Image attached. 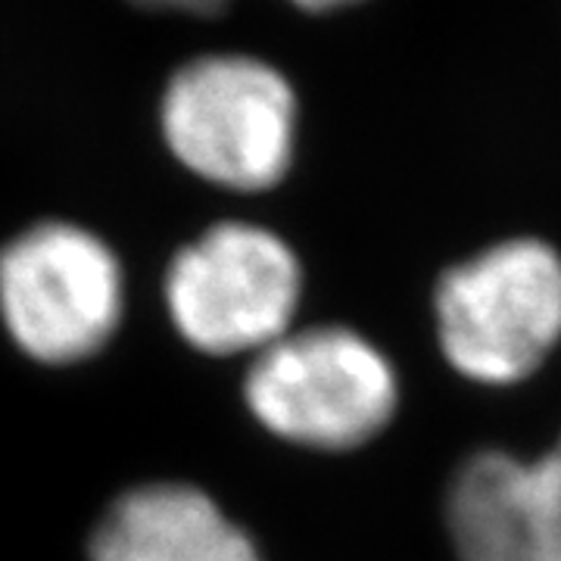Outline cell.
I'll return each instance as SVG.
<instances>
[{
  "instance_id": "10",
  "label": "cell",
  "mask_w": 561,
  "mask_h": 561,
  "mask_svg": "<svg viewBox=\"0 0 561 561\" xmlns=\"http://www.w3.org/2000/svg\"><path fill=\"white\" fill-rule=\"evenodd\" d=\"M302 10H312V13H321V10H337V7H350V3H359V0H294Z\"/></svg>"
},
{
  "instance_id": "5",
  "label": "cell",
  "mask_w": 561,
  "mask_h": 561,
  "mask_svg": "<svg viewBox=\"0 0 561 561\" xmlns=\"http://www.w3.org/2000/svg\"><path fill=\"white\" fill-rule=\"evenodd\" d=\"M122 287L116 253L69 221H41L0 250V319L44 365L103 350L119 328Z\"/></svg>"
},
{
  "instance_id": "8",
  "label": "cell",
  "mask_w": 561,
  "mask_h": 561,
  "mask_svg": "<svg viewBox=\"0 0 561 561\" xmlns=\"http://www.w3.org/2000/svg\"><path fill=\"white\" fill-rule=\"evenodd\" d=\"M534 471H537V486H540L549 552H552V561H561V437L552 443L549 453L534 459Z\"/></svg>"
},
{
  "instance_id": "6",
  "label": "cell",
  "mask_w": 561,
  "mask_h": 561,
  "mask_svg": "<svg viewBox=\"0 0 561 561\" xmlns=\"http://www.w3.org/2000/svg\"><path fill=\"white\" fill-rule=\"evenodd\" d=\"M91 561H262L253 537L194 483L122 493L91 534Z\"/></svg>"
},
{
  "instance_id": "1",
  "label": "cell",
  "mask_w": 561,
  "mask_h": 561,
  "mask_svg": "<svg viewBox=\"0 0 561 561\" xmlns=\"http://www.w3.org/2000/svg\"><path fill=\"white\" fill-rule=\"evenodd\" d=\"M243 400L268 434L321 453H346L390 424L400 381L368 337L341 324L287 331L243 381Z\"/></svg>"
},
{
  "instance_id": "9",
  "label": "cell",
  "mask_w": 561,
  "mask_h": 561,
  "mask_svg": "<svg viewBox=\"0 0 561 561\" xmlns=\"http://www.w3.org/2000/svg\"><path fill=\"white\" fill-rule=\"evenodd\" d=\"M147 7H175V10H191V13H219L228 7V0H138Z\"/></svg>"
},
{
  "instance_id": "2",
  "label": "cell",
  "mask_w": 561,
  "mask_h": 561,
  "mask_svg": "<svg viewBox=\"0 0 561 561\" xmlns=\"http://www.w3.org/2000/svg\"><path fill=\"white\" fill-rule=\"evenodd\" d=\"M434 309L443 356L459 375L524 381L561 341V256L537 238L496 243L443 275Z\"/></svg>"
},
{
  "instance_id": "4",
  "label": "cell",
  "mask_w": 561,
  "mask_h": 561,
  "mask_svg": "<svg viewBox=\"0 0 561 561\" xmlns=\"http://www.w3.org/2000/svg\"><path fill=\"white\" fill-rule=\"evenodd\" d=\"M302 268L275 231L221 221L181 247L165 272V306L179 334L209 356L260 353L290 331Z\"/></svg>"
},
{
  "instance_id": "3",
  "label": "cell",
  "mask_w": 561,
  "mask_h": 561,
  "mask_svg": "<svg viewBox=\"0 0 561 561\" xmlns=\"http://www.w3.org/2000/svg\"><path fill=\"white\" fill-rule=\"evenodd\" d=\"M169 150L203 181L268 191L294 160L297 98L287 79L253 57H201L181 66L162 98Z\"/></svg>"
},
{
  "instance_id": "7",
  "label": "cell",
  "mask_w": 561,
  "mask_h": 561,
  "mask_svg": "<svg viewBox=\"0 0 561 561\" xmlns=\"http://www.w3.org/2000/svg\"><path fill=\"white\" fill-rule=\"evenodd\" d=\"M446 534L459 561H552L534 459L481 449L446 490Z\"/></svg>"
}]
</instances>
